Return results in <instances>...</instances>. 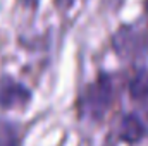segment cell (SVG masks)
Returning a JSON list of instances; mask_svg holds the SVG:
<instances>
[{"label": "cell", "instance_id": "1", "mask_svg": "<svg viewBox=\"0 0 148 146\" xmlns=\"http://www.w3.org/2000/svg\"><path fill=\"white\" fill-rule=\"evenodd\" d=\"M17 96L19 98L21 96H26V93L21 88V84L14 83L9 77L2 79V83H0V103L3 107H10L14 102H17Z\"/></svg>", "mask_w": 148, "mask_h": 146}, {"label": "cell", "instance_id": "3", "mask_svg": "<svg viewBox=\"0 0 148 146\" xmlns=\"http://www.w3.org/2000/svg\"><path fill=\"white\" fill-rule=\"evenodd\" d=\"M145 9H147V14H148V0L145 2Z\"/></svg>", "mask_w": 148, "mask_h": 146}, {"label": "cell", "instance_id": "4", "mask_svg": "<svg viewBox=\"0 0 148 146\" xmlns=\"http://www.w3.org/2000/svg\"><path fill=\"white\" fill-rule=\"evenodd\" d=\"M69 2H71V0H69Z\"/></svg>", "mask_w": 148, "mask_h": 146}, {"label": "cell", "instance_id": "2", "mask_svg": "<svg viewBox=\"0 0 148 146\" xmlns=\"http://www.w3.org/2000/svg\"><path fill=\"white\" fill-rule=\"evenodd\" d=\"M23 3L28 5V7H33V9H35V7L38 5V0H23Z\"/></svg>", "mask_w": 148, "mask_h": 146}]
</instances>
